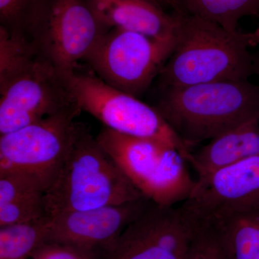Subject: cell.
<instances>
[{
	"mask_svg": "<svg viewBox=\"0 0 259 259\" xmlns=\"http://www.w3.org/2000/svg\"><path fill=\"white\" fill-rule=\"evenodd\" d=\"M49 216L0 227V259H30L47 241Z\"/></svg>",
	"mask_w": 259,
	"mask_h": 259,
	"instance_id": "cell-19",
	"label": "cell"
},
{
	"mask_svg": "<svg viewBox=\"0 0 259 259\" xmlns=\"http://www.w3.org/2000/svg\"><path fill=\"white\" fill-rule=\"evenodd\" d=\"M175 44V38H154L110 29L85 61L107 84L139 98L159 76Z\"/></svg>",
	"mask_w": 259,
	"mask_h": 259,
	"instance_id": "cell-7",
	"label": "cell"
},
{
	"mask_svg": "<svg viewBox=\"0 0 259 259\" xmlns=\"http://www.w3.org/2000/svg\"><path fill=\"white\" fill-rule=\"evenodd\" d=\"M248 44L250 47H258L259 46V26L254 31L247 33Z\"/></svg>",
	"mask_w": 259,
	"mask_h": 259,
	"instance_id": "cell-24",
	"label": "cell"
},
{
	"mask_svg": "<svg viewBox=\"0 0 259 259\" xmlns=\"http://www.w3.org/2000/svg\"><path fill=\"white\" fill-rule=\"evenodd\" d=\"M47 0H0L1 25L11 30L29 32Z\"/></svg>",
	"mask_w": 259,
	"mask_h": 259,
	"instance_id": "cell-20",
	"label": "cell"
},
{
	"mask_svg": "<svg viewBox=\"0 0 259 259\" xmlns=\"http://www.w3.org/2000/svg\"><path fill=\"white\" fill-rule=\"evenodd\" d=\"M106 30L119 29L158 39L175 38L176 13H166L158 0H87Z\"/></svg>",
	"mask_w": 259,
	"mask_h": 259,
	"instance_id": "cell-13",
	"label": "cell"
},
{
	"mask_svg": "<svg viewBox=\"0 0 259 259\" xmlns=\"http://www.w3.org/2000/svg\"><path fill=\"white\" fill-rule=\"evenodd\" d=\"M76 105L59 71L44 57L0 90V136Z\"/></svg>",
	"mask_w": 259,
	"mask_h": 259,
	"instance_id": "cell-10",
	"label": "cell"
},
{
	"mask_svg": "<svg viewBox=\"0 0 259 259\" xmlns=\"http://www.w3.org/2000/svg\"><path fill=\"white\" fill-rule=\"evenodd\" d=\"M253 64H254V74L259 76V46L258 50L253 54Z\"/></svg>",
	"mask_w": 259,
	"mask_h": 259,
	"instance_id": "cell-25",
	"label": "cell"
},
{
	"mask_svg": "<svg viewBox=\"0 0 259 259\" xmlns=\"http://www.w3.org/2000/svg\"><path fill=\"white\" fill-rule=\"evenodd\" d=\"M175 13V47L158 76L160 85L249 79L254 74L247 33L228 31L190 13Z\"/></svg>",
	"mask_w": 259,
	"mask_h": 259,
	"instance_id": "cell-2",
	"label": "cell"
},
{
	"mask_svg": "<svg viewBox=\"0 0 259 259\" xmlns=\"http://www.w3.org/2000/svg\"><path fill=\"white\" fill-rule=\"evenodd\" d=\"M107 30L87 0H47L29 37L62 74L86 60Z\"/></svg>",
	"mask_w": 259,
	"mask_h": 259,
	"instance_id": "cell-8",
	"label": "cell"
},
{
	"mask_svg": "<svg viewBox=\"0 0 259 259\" xmlns=\"http://www.w3.org/2000/svg\"><path fill=\"white\" fill-rule=\"evenodd\" d=\"M144 197L84 125L45 192L44 204L51 217Z\"/></svg>",
	"mask_w": 259,
	"mask_h": 259,
	"instance_id": "cell-3",
	"label": "cell"
},
{
	"mask_svg": "<svg viewBox=\"0 0 259 259\" xmlns=\"http://www.w3.org/2000/svg\"><path fill=\"white\" fill-rule=\"evenodd\" d=\"M197 222L198 229L186 259H231L215 227L203 221Z\"/></svg>",
	"mask_w": 259,
	"mask_h": 259,
	"instance_id": "cell-21",
	"label": "cell"
},
{
	"mask_svg": "<svg viewBox=\"0 0 259 259\" xmlns=\"http://www.w3.org/2000/svg\"><path fill=\"white\" fill-rule=\"evenodd\" d=\"M258 153L259 119H253L218 135L192 151L189 164L197 179H202Z\"/></svg>",
	"mask_w": 259,
	"mask_h": 259,
	"instance_id": "cell-14",
	"label": "cell"
},
{
	"mask_svg": "<svg viewBox=\"0 0 259 259\" xmlns=\"http://www.w3.org/2000/svg\"><path fill=\"white\" fill-rule=\"evenodd\" d=\"M149 201L144 197L126 203L51 216L46 241L74 245L105 255Z\"/></svg>",
	"mask_w": 259,
	"mask_h": 259,
	"instance_id": "cell-11",
	"label": "cell"
},
{
	"mask_svg": "<svg viewBox=\"0 0 259 259\" xmlns=\"http://www.w3.org/2000/svg\"><path fill=\"white\" fill-rule=\"evenodd\" d=\"M81 112L75 105L0 136V175H23L47 192L84 127L76 121Z\"/></svg>",
	"mask_w": 259,
	"mask_h": 259,
	"instance_id": "cell-6",
	"label": "cell"
},
{
	"mask_svg": "<svg viewBox=\"0 0 259 259\" xmlns=\"http://www.w3.org/2000/svg\"><path fill=\"white\" fill-rule=\"evenodd\" d=\"M186 13L235 32L241 19L259 15V0H181Z\"/></svg>",
	"mask_w": 259,
	"mask_h": 259,
	"instance_id": "cell-18",
	"label": "cell"
},
{
	"mask_svg": "<svg viewBox=\"0 0 259 259\" xmlns=\"http://www.w3.org/2000/svg\"><path fill=\"white\" fill-rule=\"evenodd\" d=\"M181 207L194 221L223 209H259V153L196 179L192 195Z\"/></svg>",
	"mask_w": 259,
	"mask_h": 259,
	"instance_id": "cell-12",
	"label": "cell"
},
{
	"mask_svg": "<svg viewBox=\"0 0 259 259\" xmlns=\"http://www.w3.org/2000/svg\"><path fill=\"white\" fill-rule=\"evenodd\" d=\"M161 86L155 108L191 150L253 119H259V86L249 79Z\"/></svg>",
	"mask_w": 259,
	"mask_h": 259,
	"instance_id": "cell-1",
	"label": "cell"
},
{
	"mask_svg": "<svg viewBox=\"0 0 259 259\" xmlns=\"http://www.w3.org/2000/svg\"><path fill=\"white\" fill-rule=\"evenodd\" d=\"M45 192L28 177L15 174L0 175V227L47 216Z\"/></svg>",
	"mask_w": 259,
	"mask_h": 259,
	"instance_id": "cell-16",
	"label": "cell"
},
{
	"mask_svg": "<svg viewBox=\"0 0 259 259\" xmlns=\"http://www.w3.org/2000/svg\"><path fill=\"white\" fill-rule=\"evenodd\" d=\"M198 229L181 206L149 201L104 259H186Z\"/></svg>",
	"mask_w": 259,
	"mask_h": 259,
	"instance_id": "cell-9",
	"label": "cell"
},
{
	"mask_svg": "<svg viewBox=\"0 0 259 259\" xmlns=\"http://www.w3.org/2000/svg\"><path fill=\"white\" fill-rule=\"evenodd\" d=\"M158 1L168 5L170 8H171L172 9H173L175 13H186L185 10H184L183 6H182L181 0H158Z\"/></svg>",
	"mask_w": 259,
	"mask_h": 259,
	"instance_id": "cell-23",
	"label": "cell"
},
{
	"mask_svg": "<svg viewBox=\"0 0 259 259\" xmlns=\"http://www.w3.org/2000/svg\"><path fill=\"white\" fill-rule=\"evenodd\" d=\"M199 221L215 227L231 259H259V209H223Z\"/></svg>",
	"mask_w": 259,
	"mask_h": 259,
	"instance_id": "cell-15",
	"label": "cell"
},
{
	"mask_svg": "<svg viewBox=\"0 0 259 259\" xmlns=\"http://www.w3.org/2000/svg\"><path fill=\"white\" fill-rule=\"evenodd\" d=\"M96 139L133 185L151 202L176 206L192 195L196 180L177 148L105 127Z\"/></svg>",
	"mask_w": 259,
	"mask_h": 259,
	"instance_id": "cell-4",
	"label": "cell"
},
{
	"mask_svg": "<svg viewBox=\"0 0 259 259\" xmlns=\"http://www.w3.org/2000/svg\"><path fill=\"white\" fill-rule=\"evenodd\" d=\"M44 57L28 35L0 26V90Z\"/></svg>",
	"mask_w": 259,
	"mask_h": 259,
	"instance_id": "cell-17",
	"label": "cell"
},
{
	"mask_svg": "<svg viewBox=\"0 0 259 259\" xmlns=\"http://www.w3.org/2000/svg\"><path fill=\"white\" fill-rule=\"evenodd\" d=\"M30 259H104V255L74 245L45 241L34 251Z\"/></svg>",
	"mask_w": 259,
	"mask_h": 259,
	"instance_id": "cell-22",
	"label": "cell"
},
{
	"mask_svg": "<svg viewBox=\"0 0 259 259\" xmlns=\"http://www.w3.org/2000/svg\"><path fill=\"white\" fill-rule=\"evenodd\" d=\"M81 112H86L119 134L155 140L177 148L187 162L191 150L154 107L112 88L95 74L59 73Z\"/></svg>",
	"mask_w": 259,
	"mask_h": 259,
	"instance_id": "cell-5",
	"label": "cell"
}]
</instances>
